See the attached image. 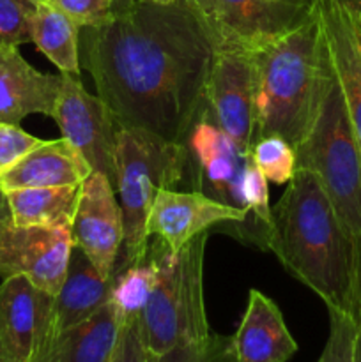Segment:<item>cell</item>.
<instances>
[{
  "mask_svg": "<svg viewBox=\"0 0 361 362\" xmlns=\"http://www.w3.org/2000/svg\"><path fill=\"white\" fill-rule=\"evenodd\" d=\"M81 64L119 127L186 145L205 112L214 45L188 0H117L80 30Z\"/></svg>",
  "mask_w": 361,
  "mask_h": 362,
  "instance_id": "obj_1",
  "label": "cell"
},
{
  "mask_svg": "<svg viewBox=\"0 0 361 362\" xmlns=\"http://www.w3.org/2000/svg\"><path fill=\"white\" fill-rule=\"evenodd\" d=\"M262 247L317 293L328 310L354 317L361 303L354 247L310 170H296L283 197L271 207Z\"/></svg>",
  "mask_w": 361,
  "mask_h": 362,
  "instance_id": "obj_2",
  "label": "cell"
},
{
  "mask_svg": "<svg viewBox=\"0 0 361 362\" xmlns=\"http://www.w3.org/2000/svg\"><path fill=\"white\" fill-rule=\"evenodd\" d=\"M255 134L280 136L294 148L308 136L333 81L328 46L315 9L287 34L251 49Z\"/></svg>",
  "mask_w": 361,
  "mask_h": 362,
  "instance_id": "obj_3",
  "label": "cell"
},
{
  "mask_svg": "<svg viewBox=\"0 0 361 362\" xmlns=\"http://www.w3.org/2000/svg\"><path fill=\"white\" fill-rule=\"evenodd\" d=\"M190 154L184 144L163 140L134 127H119L115 140V187L124 228V265H137L149 253L147 219L161 189L186 180Z\"/></svg>",
  "mask_w": 361,
  "mask_h": 362,
  "instance_id": "obj_4",
  "label": "cell"
},
{
  "mask_svg": "<svg viewBox=\"0 0 361 362\" xmlns=\"http://www.w3.org/2000/svg\"><path fill=\"white\" fill-rule=\"evenodd\" d=\"M207 232L198 233L173 255L163 240L149 243L156 285L142 313L147 352L161 357L180 343L200 341L211 334L204 304V255Z\"/></svg>",
  "mask_w": 361,
  "mask_h": 362,
  "instance_id": "obj_5",
  "label": "cell"
},
{
  "mask_svg": "<svg viewBox=\"0 0 361 362\" xmlns=\"http://www.w3.org/2000/svg\"><path fill=\"white\" fill-rule=\"evenodd\" d=\"M294 151L296 170L317 177L353 244L361 293V151L335 76L314 127Z\"/></svg>",
  "mask_w": 361,
  "mask_h": 362,
  "instance_id": "obj_6",
  "label": "cell"
},
{
  "mask_svg": "<svg viewBox=\"0 0 361 362\" xmlns=\"http://www.w3.org/2000/svg\"><path fill=\"white\" fill-rule=\"evenodd\" d=\"M214 46L253 49L303 23L315 0H188Z\"/></svg>",
  "mask_w": 361,
  "mask_h": 362,
  "instance_id": "obj_7",
  "label": "cell"
},
{
  "mask_svg": "<svg viewBox=\"0 0 361 362\" xmlns=\"http://www.w3.org/2000/svg\"><path fill=\"white\" fill-rule=\"evenodd\" d=\"M52 119L62 138L88 163L92 172L110 179L115 187V117L99 95L88 94L78 76L60 73V90Z\"/></svg>",
  "mask_w": 361,
  "mask_h": 362,
  "instance_id": "obj_8",
  "label": "cell"
},
{
  "mask_svg": "<svg viewBox=\"0 0 361 362\" xmlns=\"http://www.w3.org/2000/svg\"><path fill=\"white\" fill-rule=\"evenodd\" d=\"M204 117L250 154L255 134V64L251 49L214 46Z\"/></svg>",
  "mask_w": 361,
  "mask_h": 362,
  "instance_id": "obj_9",
  "label": "cell"
},
{
  "mask_svg": "<svg viewBox=\"0 0 361 362\" xmlns=\"http://www.w3.org/2000/svg\"><path fill=\"white\" fill-rule=\"evenodd\" d=\"M71 230L20 226L0 219V279L27 278L32 285L55 297L66 278L73 251Z\"/></svg>",
  "mask_w": 361,
  "mask_h": 362,
  "instance_id": "obj_10",
  "label": "cell"
},
{
  "mask_svg": "<svg viewBox=\"0 0 361 362\" xmlns=\"http://www.w3.org/2000/svg\"><path fill=\"white\" fill-rule=\"evenodd\" d=\"M55 329V297L11 276L0 281V343L9 362H41Z\"/></svg>",
  "mask_w": 361,
  "mask_h": 362,
  "instance_id": "obj_11",
  "label": "cell"
},
{
  "mask_svg": "<svg viewBox=\"0 0 361 362\" xmlns=\"http://www.w3.org/2000/svg\"><path fill=\"white\" fill-rule=\"evenodd\" d=\"M186 148L190 154L188 175L193 180V191L248 214L243 200V179L251 165V154L209 122L204 113L191 127Z\"/></svg>",
  "mask_w": 361,
  "mask_h": 362,
  "instance_id": "obj_12",
  "label": "cell"
},
{
  "mask_svg": "<svg viewBox=\"0 0 361 362\" xmlns=\"http://www.w3.org/2000/svg\"><path fill=\"white\" fill-rule=\"evenodd\" d=\"M73 244L80 247L99 274L112 279L124 243L122 212L106 175L92 172L81 184L78 211L71 226Z\"/></svg>",
  "mask_w": 361,
  "mask_h": 362,
  "instance_id": "obj_13",
  "label": "cell"
},
{
  "mask_svg": "<svg viewBox=\"0 0 361 362\" xmlns=\"http://www.w3.org/2000/svg\"><path fill=\"white\" fill-rule=\"evenodd\" d=\"M329 62L361 151V9L349 0H317Z\"/></svg>",
  "mask_w": 361,
  "mask_h": 362,
  "instance_id": "obj_14",
  "label": "cell"
},
{
  "mask_svg": "<svg viewBox=\"0 0 361 362\" xmlns=\"http://www.w3.org/2000/svg\"><path fill=\"white\" fill-rule=\"evenodd\" d=\"M246 212L229 207L198 191L161 189L147 219L149 237L163 240L173 255L193 237L222 223H244Z\"/></svg>",
  "mask_w": 361,
  "mask_h": 362,
  "instance_id": "obj_15",
  "label": "cell"
},
{
  "mask_svg": "<svg viewBox=\"0 0 361 362\" xmlns=\"http://www.w3.org/2000/svg\"><path fill=\"white\" fill-rule=\"evenodd\" d=\"M59 90L60 73H39L18 46H0V122L18 126L34 113L52 117Z\"/></svg>",
  "mask_w": 361,
  "mask_h": 362,
  "instance_id": "obj_16",
  "label": "cell"
},
{
  "mask_svg": "<svg viewBox=\"0 0 361 362\" xmlns=\"http://www.w3.org/2000/svg\"><path fill=\"white\" fill-rule=\"evenodd\" d=\"M232 345L237 362H287L297 352L280 308L257 288L248 292L246 310Z\"/></svg>",
  "mask_w": 361,
  "mask_h": 362,
  "instance_id": "obj_17",
  "label": "cell"
},
{
  "mask_svg": "<svg viewBox=\"0 0 361 362\" xmlns=\"http://www.w3.org/2000/svg\"><path fill=\"white\" fill-rule=\"evenodd\" d=\"M91 173L88 163L64 138L45 140L0 175V187L6 193L23 187L78 186Z\"/></svg>",
  "mask_w": 361,
  "mask_h": 362,
  "instance_id": "obj_18",
  "label": "cell"
},
{
  "mask_svg": "<svg viewBox=\"0 0 361 362\" xmlns=\"http://www.w3.org/2000/svg\"><path fill=\"white\" fill-rule=\"evenodd\" d=\"M120 318L106 303L84 322L57 332L41 362H112Z\"/></svg>",
  "mask_w": 361,
  "mask_h": 362,
  "instance_id": "obj_19",
  "label": "cell"
},
{
  "mask_svg": "<svg viewBox=\"0 0 361 362\" xmlns=\"http://www.w3.org/2000/svg\"><path fill=\"white\" fill-rule=\"evenodd\" d=\"M112 279H105L80 247L73 246L62 286L55 296L57 332L94 315L110 300Z\"/></svg>",
  "mask_w": 361,
  "mask_h": 362,
  "instance_id": "obj_20",
  "label": "cell"
},
{
  "mask_svg": "<svg viewBox=\"0 0 361 362\" xmlns=\"http://www.w3.org/2000/svg\"><path fill=\"white\" fill-rule=\"evenodd\" d=\"M81 197V184L57 187H23L6 191L9 218L20 226L71 230Z\"/></svg>",
  "mask_w": 361,
  "mask_h": 362,
  "instance_id": "obj_21",
  "label": "cell"
},
{
  "mask_svg": "<svg viewBox=\"0 0 361 362\" xmlns=\"http://www.w3.org/2000/svg\"><path fill=\"white\" fill-rule=\"evenodd\" d=\"M80 30L81 27L64 11L46 0H38L32 21V42L60 73L80 76Z\"/></svg>",
  "mask_w": 361,
  "mask_h": 362,
  "instance_id": "obj_22",
  "label": "cell"
},
{
  "mask_svg": "<svg viewBox=\"0 0 361 362\" xmlns=\"http://www.w3.org/2000/svg\"><path fill=\"white\" fill-rule=\"evenodd\" d=\"M156 264L149 255L142 264L127 265L113 272L110 303L119 313L120 322L142 317L156 285Z\"/></svg>",
  "mask_w": 361,
  "mask_h": 362,
  "instance_id": "obj_23",
  "label": "cell"
},
{
  "mask_svg": "<svg viewBox=\"0 0 361 362\" xmlns=\"http://www.w3.org/2000/svg\"><path fill=\"white\" fill-rule=\"evenodd\" d=\"M251 161L273 184H289L296 173V151L280 136L258 138L251 145Z\"/></svg>",
  "mask_w": 361,
  "mask_h": 362,
  "instance_id": "obj_24",
  "label": "cell"
},
{
  "mask_svg": "<svg viewBox=\"0 0 361 362\" xmlns=\"http://www.w3.org/2000/svg\"><path fill=\"white\" fill-rule=\"evenodd\" d=\"M151 362H237V357L232 336L211 332L200 341L180 343L161 357L151 356Z\"/></svg>",
  "mask_w": 361,
  "mask_h": 362,
  "instance_id": "obj_25",
  "label": "cell"
},
{
  "mask_svg": "<svg viewBox=\"0 0 361 362\" xmlns=\"http://www.w3.org/2000/svg\"><path fill=\"white\" fill-rule=\"evenodd\" d=\"M35 0H0V46L32 42Z\"/></svg>",
  "mask_w": 361,
  "mask_h": 362,
  "instance_id": "obj_26",
  "label": "cell"
},
{
  "mask_svg": "<svg viewBox=\"0 0 361 362\" xmlns=\"http://www.w3.org/2000/svg\"><path fill=\"white\" fill-rule=\"evenodd\" d=\"M329 311V336L317 362H354L356 318L345 311Z\"/></svg>",
  "mask_w": 361,
  "mask_h": 362,
  "instance_id": "obj_27",
  "label": "cell"
},
{
  "mask_svg": "<svg viewBox=\"0 0 361 362\" xmlns=\"http://www.w3.org/2000/svg\"><path fill=\"white\" fill-rule=\"evenodd\" d=\"M243 200L248 209V216H253L258 228V244L262 246V235L265 226L271 221V207H269V186L268 179L260 173V170L253 165L248 166L243 179Z\"/></svg>",
  "mask_w": 361,
  "mask_h": 362,
  "instance_id": "obj_28",
  "label": "cell"
},
{
  "mask_svg": "<svg viewBox=\"0 0 361 362\" xmlns=\"http://www.w3.org/2000/svg\"><path fill=\"white\" fill-rule=\"evenodd\" d=\"M42 141L45 140L32 136L20 126L0 122V175Z\"/></svg>",
  "mask_w": 361,
  "mask_h": 362,
  "instance_id": "obj_29",
  "label": "cell"
},
{
  "mask_svg": "<svg viewBox=\"0 0 361 362\" xmlns=\"http://www.w3.org/2000/svg\"><path fill=\"white\" fill-rule=\"evenodd\" d=\"M112 362H151V356L144 341L142 317L120 322L119 338H117Z\"/></svg>",
  "mask_w": 361,
  "mask_h": 362,
  "instance_id": "obj_30",
  "label": "cell"
},
{
  "mask_svg": "<svg viewBox=\"0 0 361 362\" xmlns=\"http://www.w3.org/2000/svg\"><path fill=\"white\" fill-rule=\"evenodd\" d=\"M73 18L81 28L98 25L112 13L117 0H46Z\"/></svg>",
  "mask_w": 361,
  "mask_h": 362,
  "instance_id": "obj_31",
  "label": "cell"
},
{
  "mask_svg": "<svg viewBox=\"0 0 361 362\" xmlns=\"http://www.w3.org/2000/svg\"><path fill=\"white\" fill-rule=\"evenodd\" d=\"M354 318H356L357 332H356V350H354V362H361V303L357 306L356 313H354Z\"/></svg>",
  "mask_w": 361,
  "mask_h": 362,
  "instance_id": "obj_32",
  "label": "cell"
},
{
  "mask_svg": "<svg viewBox=\"0 0 361 362\" xmlns=\"http://www.w3.org/2000/svg\"><path fill=\"white\" fill-rule=\"evenodd\" d=\"M9 216V207H7V200H6V193L0 187V219L7 218Z\"/></svg>",
  "mask_w": 361,
  "mask_h": 362,
  "instance_id": "obj_33",
  "label": "cell"
},
{
  "mask_svg": "<svg viewBox=\"0 0 361 362\" xmlns=\"http://www.w3.org/2000/svg\"><path fill=\"white\" fill-rule=\"evenodd\" d=\"M145 2H152V4H172V2H177V0H145Z\"/></svg>",
  "mask_w": 361,
  "mask_h": 362,
  "instance_id": "obj_34",
  "label": "cell"
},
{
  "mask_svg": "<svg viewBox=\"0 0 361 362\" xmlns=\"http://www.w3.org/2000/svg\"><path fill=\"white\" fill-rule=\"evenodd\" d=\"M0 362H9L6 357V352H4V349H2V343H0Z\"/></svg>",
  "mask_w": 361,
  "mask_h": 362,
  "instance_id": "obj_35",
  "label": "cell"
},
{
  "mask_svg": "<svg viewBox=\"0 0 361 362\" xmlns=\"http://www.w3.org/2000/svg\"><path fill=\"white\" fill-rule=\"evenodd\" d=\"M349 2L356 4V6H357V7H360V9H361V0H349Z\"/></svg>",
  "mask_w": 361,
  "mask_h": 362,
  "instance_id": "obj_36",
  "label": "cell"
},
{
  "mask_svg": "<svg viewBox=\"0 0 361 362\" xmlns=\"http://www.w3.org/2000/svg\"><path fill=\"white\" fill-rule=\"evenodd\" d=\"M35 2H38V0H35Z\"/></svg>",
  "mask_w": 361,
  "mask_h": 362,
  "instance_id": "obj_37",
  "label": "cell"
}]
</instances>
